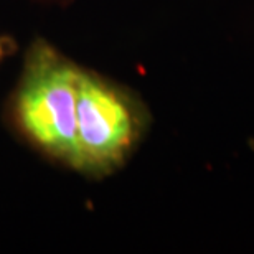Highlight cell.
<instances>
[{
  "label": "cell",
  "mask_w": 254,
  "mask_h": 254,
  "mask_svg": "<svg viewBox=\"0 0 254 254\" xmlns=\"http://www.w3.org/2000/svg\"><path fill=\"white\" fill-rule=\"evenodd\" d=\"M79 66L52 43L35 38L12 96V118L30 144L76 170V101Z\"/></svg>",
  "instance_id": "cell-1"
},
{
  "label": "cell",
  "mask_w": 254,
  "mask_h": 254,
  "mask_svg": "<svg viewBox=\"0 0 254 254\" xmlns=\"http://www.w3.org/2000/svg\"><path fill=\"white\" fill-rule=\"evenodd\" d=\"M137 96L91 69H79L76 101V172L103 179L121 169L149 129Z\"/></svg>",
  "instance_id": "cell-2"
},
{
  "label": "cell",
  "mask_w": 254,
  "mask_h": 254,
  "mask_svg": "<svg viewBox=\"0 0 254 254\" xmlns=\"http://www.w3.org/2000/svg\"><path fill=\"white\" fill-rule=\"evenodd\" d=\"M17 50V43L12 37L8 35H0V64L3 63V60H7Z\"/></svg>",
  "instance_id": "cell-3"
},
{
  "label": "cell",
  "mask_w": 254,
  "mask_h": 254,
  "mask_svg": "<svg viewBox=\"0 0 254 254\" xmlns=\"http://www.w3.org/2000/svg\"><path fill=\"white\" fill-rule=\"evenodd\" d=\"M40 2H48V3H66L68 0H40Z\"/></svg>",
  "instance_id": "cell-4"
}]
</instances>
